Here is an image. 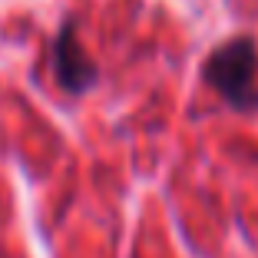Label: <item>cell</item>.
<instances>
[{
  "label": "cell",
  "mask_w": 258,
  "mask_h": 258,
  "mask_svg": "<svg viewBox=\"0 0 258 258\" xmlns=\"http://www.w3.org/2000/svg\"><path fill=\"white\" fill-rule=\"evenodd\" d=\"M50 60H53V76H56V83H60L63 93L80 96V93L96 86L99 70L86 56L83 43L76 37V20H63V27L53 37V46H50Z\"/></svg>",
  "instance_id": "obj_2"
},
{
  "label": "cell",
  "mask_w": 258,
  "mask_h": 258,
  "mask_svg": "<svg viewBox=\"0 0 258 258\" xmlns=\"http://www.w3.org/2000/svg\"><path fill=\"white\" fill-rule=\"evenodd\" d=\"M202 80L232 109L248 113L258 106V46L251 37H232L219 43L202 63Z\"/></svg>",
  "instance_id": "obj_1"
}]
</instances>
